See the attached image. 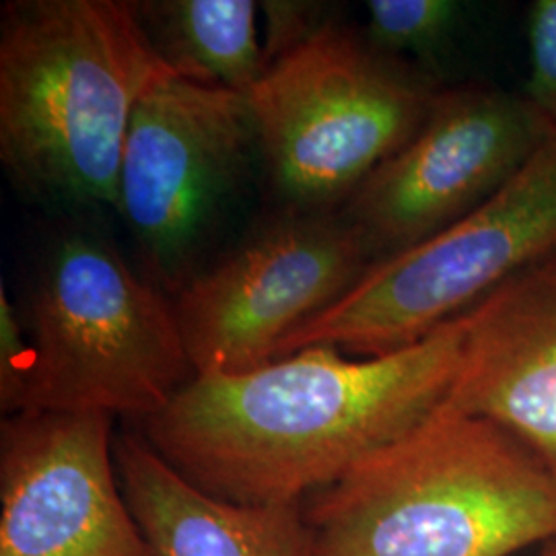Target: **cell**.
I'll use <instances>...</instances> for the list:
<instances>
[{
  "label": "cell",
  "mask_w": 556,
  "mask_h": 556,
  "mask_svg": "<svg viewBox=\"0 0 556 556\" xmlns=\"http://www.w3.org/2000/svg\"><path fill=\"white\" fill-rule=\"evenodd\" d=\"M466 332L468 314L383 357L314 344L245 374L194 376L140 435L213 497L305 503L438 410Z\"/></svg>",
  "instance_id": "6da1fadb"
},
{
  "label": "cell",
  "mask_w": 556,
  "mask_h": 556,
  "mask_svg": "<svg viewBox=\"0 0 556 556\" xmlns=\"http://www.w3.org/2000/svg\"><path fill=\"white\" fill-rule=\"evenodd\" d=\"M176 77L130 0H11L0 11V161L27 199L116 208L140 100Z\"/></svg>",
  "instance_id": "7a4b0ae2"
},
{
  "label": "cell",
  "mask_w": 556,
  "mask_h": 556,
  "mask_svg": "<svg viewBox=\"0 0 556 556\" xmlns=\"http://www.w3.org/2000/svg\"><path fill=\"white\" fill-rule=\"evenodd\" d=\"M318 556H511L556 542V472L447 406L303 503Z\"/></svg>",
  "instance_id": "3957f363"
},
{
  "label": "cell",
  "mask_w": 556,
  "mask_h": 556,
  "mask_svg": "<svg viewBox=\"0 0 556 556\" xmlns=\"http://www.w3.org/2000/svg\"><path fill=\"white\" fill-rule=\"evenodd\" d=\"M21 316L34 344L21 413L140 422L194 378L174 303L93 231L68 229L48 243Z\"/></svg>",
  "instance_id": "277c9868"
},
{
  "label": "cell",
  "mask_w": 556,
  "mask_h": 556,
  "mask_svg": "<svg viewBox=\"0 0 556 556\" xmlns=\"http://www.w3.org/2000/svg\"><path fill=\"white\" fill-rule=\"evenodd\" d=\"M438 89L330 21L245 96L278 213H334L417 135Z\"/></svg>",
  "instance_id": "5b68a950"
},
{
  "label": "cell",
  "mask_w": 556,
  "mask_h": 556,
  "mask_svg": "<svg viewBox=\"0 0 556 556\" xmlns=\"http://www.w3.org/2000/svg\"><path fill=\"white\" fill-rule=\"evenodd\" d=\"M555 252L556 132L470 215L371 264L344 298L285 338L277 358L314 344L357 357L396 353L466 316Z\"/></svg>",
  "instance_id": "8992f818"
},
{
  "label": "cell",
  "mask_w": 556,
  "mask_h": 556,
  "mask_svg": "<svg viewBox=\"0 0 556 556\" xmlns=\"http://www.w3.org/2000/svg\"><path fill=\"white\" fill-rule=\"evenodd\" d=\"M258 153L245 96L163 80L140 100L124 142L116 211L144 277L178 293Z\"/></svg>",
  "instance_id": "52a82bcc"
},
{
  "label": "cell",
  "mask_w": 556,
  "mask_h": 556,
  "mask_svg": "<svg viewBox=\"0 0 556 556\" xmlns=\"http://www.w3.org/2000/svg\"><path fill=\"white\" fill-rule=\"evenodd\" d=\"M371 264L340 211L278 213L174 295L194 376L273 363L282 340L344 298Z\"/></svg>",
  "instance_id": "ba28073f"
},
{
  "label": "cell",
  "mask_w": 556,
  "mask_h": 556,
  "mask_svg": "<svg viewBox=\"0 0 556 556\" xmlns=\"http://www.w3.org/2000/svg\"><path fill=\"white\" fill-rule=\"evenodd\" d=\"M555 132L526 96L489 87L439 91L417 135L340 213L374 264L392 258L470 215Z\"/></svg>",
  "instance_id": "9c48e42d"
},
{
  "label": "cell",
  "mask_w": 556,
  "mask_h": 556,
  "mask_svg": "<svg viewBox=\"0 0 556 556\" xmlns=\"http://www.w3.org/2000/svg\"><path fill=\"white\" fill-rule=\"evenodd\" d=\"M114 417L27 410L0 425V556H155L124 497Z\"/></svg>",
  "instance_id": "30bf717a"
},
{
  "label": "cell",
  "mask_w": 556,
  "mask_h": 556,
  "mask_svg": "<svg viewBox=\"0 0 556 556\" xmlns=\"http://www.w3.org/2000/svg\"><path fill=\"white\" fill-rule=\"evenodd\" d=\"M443 406L495 422L556 472V252L468 312Z\"/></svg>",
  "instance_id": "8fae6325"
},
{
  "label": "cell",
  "mask_w": 556,
  "mask_h": 556,
  "mask_svg": "<svg viewBox=\"0 0 556 556\" xmlns=\"http://www.w3.org/2000/svg\"><path fill=\"white\" fill-rule=\"evenodd\" d=\"M119 484L155 556H318L303 503L239 505L190 484L140 433L114 441Z\"/></svg>",
  "instance_id": "7c38bea8"
},
{
  "label": "cell",
  "mask_w": 556,
  "mask_h": 556,
  "mask_svg": "<svg viewBox=\"0 0 556 556\" xmlns=\"http://www.w3.org/2000/svg\"><path fill=\"white\" fill-rule=\"evenodd\" d=\"M140 29L179 79L241 96L266 71L254 0H130Z\"/></svg>",
  "instance_id": "4fadbf2b"
},
{
  "label": "cell",
  "mask_w": 556,
  "mask_h": 556,
  "mask_svg": "<svg viewBox=\"0 0 556 556\" xmlns=\"http://www.w3.org/2000/svg\"><path fill=\"white\" fill-rule=\"evenodd\" d=\"M459 15L462 4L454 0H371L363 36L383 56L433 60Z\"/></svg>",
  "instance_id": "5bb4252c"
},
{
  "label": "cell",
  "mask_w": 556,
  "mask_h": 556,
  "mask_svg": "<svg viewBox=\"0 0 556 556\" xmlns=\"http://www.w3.org/2000/svg\"><path fill=\"white\" fill-rule=\"evenodd\" d=\"M34 369V344L17 305L0 285V408L4 417L21 413Z\"/></svg>",
  "instance_id": "9a60e30c"
},
{
  "label": "cell",
  "mask_w": 556,
  "mask_h": 556,
  "mask_svg": "<svg viewBox=\"0 0 556 556\" xmlns=\"http://www.w3.org/2000/svg\"><path fill=\"white\" fill-rule=\"evenodd\" d=\"M530 77L526 98L556 128V0H538L530 9Z\"/></svg>",
  "instance_id": "2e32d148"
},
{
  "label": "cell",
  "mask_w": 556,
  "mask_h": 556,
  "mask_svg": "<svg viewBox=\"0 0 556 556\" xmlns=\"http://www.w3.org/2000/svg\"><path fill=\"white\" fill-rule=\"evenodd\" d=\"M260 13H264L266 25L262 41L266 68L332 21L326 17V7L321 2L305 0H264L260 2Z\"/></svg>",
  "instance_id": "e0dca14e"
},
{
  "label": "cell",
  "mask_w": 556,
  "mask_h": 556,
  "mask_svg": "<svg viewBox=\"0 0 556 556\" xmlns=\"http://www.w3.org/2000/svg\"><path fill=\"white\" fill-rule=\"evenodd\" d=\"M542 556H556V542L555 544H551V548L544 553Z\"/></svg>",
  "instance_id": "ac0fdd59"
}]
</instances>
